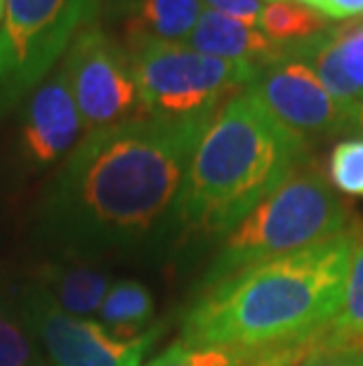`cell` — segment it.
<instances>
[{"label":"cell","mask_w":363,"mask_h":366,"mask_svg":"<svg viewBox=\"0 0 363 366\" xmlns=\"http://www.w3.org/2000/svg\"><path fill=\"white\" fill-rule=\"evenodd\" d=\"M213 116L142 114L85 132L36 208L38 244L52 258L95 264L153 241L177 222L184 177Z\"/></svg>","instance_id":"obj_1"},{"label":"cell","mask_w":363,"mask_h":366,"mask_svg":"<svg viewBox=\"0 0 363 366\" xmlns=\"http://www.w3.org/2000/svg\"><path fill=\"white\" fill-rule=\"evenodd\" d=\"M349 255L352 229H347L297 253L234 272L205 286L184 315L180 340L236 350L257 362L297 345L337 315Z\"/></svg>","instance_id":"obj_2"},{"label":"cell","mask_w":363,"mask_h":366,"mask_svg":"<svg viewBox=\"0 0 363 366\" xmlns=\"http://www.w3.org/2000/svg\"><path fill=\"white\" fill-rule=\"evenodd\" d=\"M305 144L250 90L227 99L194 149L177 224L194 234H227L302 166Z\"/></svg>","instance_id":"obj_3"},{"label":"cell","mask_w":363,"mask_h":366,"mask_svg":"<svg viewBox=\"0 0 363 366\" xmlns=\"http://www.w3.org/2000/svg\"><path fill=\"white\" fill-rule=\"evenodd\" d=\"M347 206L316 168L300 166L283 184L260 201L234 229L224 234L205 286L281 255L297 253L319 241L342 234Z\"/></svg>","instance_id":"obj_4"},{"label":"cell","mask_w":363,"mask_h":366,"mask_svg":"<svg viewBox=\"0 0 363 366\" xmlns=\"http://www.w3.org/2000/svg\"><path fill=\"white\" fill-rule=\"evenodd\" d=\"M128 52L142 114L156 119L213 116L260 74L257 66L210 57L187 43H142Z\"/></svg>","instance_id":"obj_5"},{"label":"cell","mask_w":363,"mask_h":366,"mask_svg":"<svg viewBox=\"0 0 363 366\" xmlns=\"http://www.w3.org/2000/svg\"><path fill=\"white\" fill-rule=\"evenodd\" d=\"M99 0H5L0 21V121L59 66Z\"/></svg>","instance_id":"obj_6"},{"label":"cell","mask_w":363,"mask_h":366,"mask_svg":"<svg viewBox=\"0 0 363 366\" xmlns=\"http://www.w3.org/2000/svg\"><path fill=\"white\" fill-rule=\"evenodd\" d=\"M59 69L78 107L85 132L142 116L130 52L99 19L76 34Z\"/></svg>","instance_id":"obj_7"},{"label":"cell","mask_w":363,"mask_h":366,"mask_svg":"<svg viewBox=\"0 0 363 366\" xmlns=\"http://www.w3.org/2000/svg\"><path fill=\"white\" fill-rule=\"evenodd\" d=\"M17 305L48 366H142L160 329L118 338L95 319L64 312L36 282L17 291Z\"/></svg>","instance_id":"obj_8"},{"label":"cell","mask_w":363,"mask_h":366,"mask_svg":"<svg viewBox=\"0 0 363 366\" xmlns=\"http://www.w3.org/2000/svg\"><path fill=\"white\" fill-rule=\"evenodd\" d=\"M248 90L283 128L305 142L354 128L352 114L323 88L314 69L290 52L262 66Z\"/></svg>","instance_id":"obj_9"},{"label":"cell","mask_w":363,"mask_h":366,"mask_svg":"<svg viewBox=\"0 0 363 366\" xmlns=\"http://www.w3.org/2000/svg\"><path fill=\"white\" fill-rule=\"evenodd\" d=\"M85 135L78 107L57 66L17 109L10 159L19 173L34 175L55 168Z\"/></svg>","instance_id":"obj_10"},{"label":"cell","mask_w":363,"mask_h":366,"mask_svg":"<svg viewBox=\"0 0 363 366\" xmlns=\"http://www.w3.org/2000/svg\"><path fill=\"white\" fill-rule=\"evenodd\" d=\"M203 0H99V19L118 26L126 50L142 43H187Z\"/></svg>","instance_id":"obj_11"},{"label":"cell","mask_w":363,"mask_h":366,"mask_svg":"<svg viewBox=\"0 0 363 366\" xmlns=\"http://www.w3.org/2000/svg\"><path fill=\"white\" fill-rule=\"evenodd\" d=\"M187 45L203 54H210V57L250 64L257 69L272 64L288 52L285 45L269 41L257 26L224 17L220 12L208 10V7L198 17V24L191 31Z\"/></svg>","instance_id":"obj_12"},{"label":"cell","mask_w":363,"mask_h":366,"mask_svg":"<svg viewBox=\"0 0 363 366\" xmlns=\"http://www.w3.org/2000/svg\"><path fill=\"white\" fill-rule=\"evenodd\" d=\"M34 282L50 295L64 312L73 317L90 319L99 312L102 302L111 288V277L106 269L92 262L81 260H59L41 264L36 269Z\"/></svg>","instance_id":"obj_13"},{"label":"cell","mask_w":363,"mask_h":366,"mask_svg":"<svg viewBox=\"0 0 363 366\" xmlns=\"http://www.w3.org/2000/svg\"><path fill=\"white\" fill-rule=\"evenodd\" d=\"M323 336L337 345L363 350V222L352 229V255L344 295L333 322L323 326Z\"/></svg>","instance_id":"obj_14"},{"label":"cell","mask_w":363,"mask_h":366,"mask_svg":"<svg viewBox=\"0 0 363 366\" xmlns=\"http://www.w3.org/2000/svg\"><path fill=\"white\" fill-rule=\"evenodd\" d=\"M99 324L118 338H137L149 331L153 319V295L135 279H118L99 307Z\"/></svg>","instance_id":"obj_15"},{"label":"cell","mask_w":363,"mask_h":366,"mask_svg":"<svg viewBox=\"0 0 363 366\" xmlns=\"http://www.w3.org/2000/svg\"><path fill=\"white\" fill-rule=\"evenodd\" d=\"M288 52L307 61V64L314 69V74L319 76L323 88H326L330 95L335 97V102L339 107H344L354 119V114H357L359 102L363 97V90L344 74L342 61H339V54H337L333 29L323 31L321 36L312 38V41L290 45Z\"/></svg>","instance_id":"obj_16"},{"label":"cell","mask_w":363,"mask_h":366,"mask_svg":"<svg viewBox=\"0 0 363 366\" xmlns=\"http://www.w3.org/2000/svg\"><path fill=\"white\" fill-rule=\"evenodd\" d=\"M257 29L269 41L290 48L328 31V17L297 0H276L262 7Z\"/></svg>","instance_id":"obj_17"},{"label":"cell","mask_w":363,"mask_h":366,"mask_svg":"<svg viewBox=\"0 0 363 366\" xmlns=\"http://www.w3.org/2000/svg\"><path fill=\"white\" fill-rule=\"evenodd\" d=\"M0 366H48L17 298L0 293Z\"/></svg>","instance_id":"obj_18"},{"label":"cell","mask_w":363,"mask_h":366,"mask_svg":"<svg viewBox=\"0 0 363 366\" xmlns=\"http://www.w3.org/2000/svg\"><path fill=\"white\" fill-rule=\"evenodd\" d=\"M272 357H276L285 366H363V350L330 342L323 336V331L314 333L288 350L274 352Z\"/></svg>","instance_id":"obj_19"},{"label":"cell","mask_w":363,"mask_h":366,"mask_svg":"<svg viewBox=\"0 0 363 366\" xmlns=\"http://www.w3.org/2000/svg\"><path fill=\"white\" fill-rule=\"evenodd\" d=\"M328 180L344 197L363 199V137L342 139L328 159Z\"/></svg>","instance_id":"obj_20"},{"label":"cell","mask_w":363,"mask_h":366,"mask_svg":"<svg viewBox=\"0 0 363 366\" xmlns=\"http://www.w3.org/2000/svg\"><path fill=\"white\" fill-rule=\"evenodd\" d=\"M255 357L224 347H198L177 340L146 366H255Z\"/></svg>","instance_id":"obj_21"},{"label":"cell","mask_w":363,"mask_h":366,"mask_svg":"<svg viewBox=\"0 0 363 366\" xmlns=\"http://www.w3.org/2000/svg\"><path fill=\"white\" fill-rule=\"evenodd\" d=\"M333 36L344 74L363 90V21L337 26Z\"/></svg>","instance_id":"obj_22"},{"label":"cell","mask_w":363,"mask_h":366,"mask_svg":"<svg viewBox=\"0 0 363 366\" xmlns=\"http://www.w3.org/2000/svg\"><path fill=\"white\" fill-rule=\"evenodd\" d=\"M203 5L208 10H215L224 14V17L238 19L250 26H257L260 12H262V7H265L262 0H203Z\"/></svg>","instance_id":"obj_23"},{"label":"cell","mask_w":363,"mask_h":366,"mask_svg":"<svg viewBox=\"0 0 363 366\" xmlns=\"http://www.w3.org/2000/svg\"><path fill=\"white\" fill-rule=\"evenodd\" d=\"M321 14L328 19H354L363 17V0H326Z\"/></svg>","instance_id":"obj_24"},{"label":"cell","mask_w":363,"mask_h":366,"mask_svg":"<svg viewBox=\"0 0 363 366\" xmlns=\"http://www.w3.org/2000/svg\"><path fill=\"white\" fill-rule=\"evenodd\" d=\"M354 128H357L359 132H363V97H361V102H359L357 114H354Z\"/></svg>","instance_id":"obj_25"},{"label":"cell","mask_w":363,"mask_h":366,"mask_svg":"<svg viewBox=\"0 0 363 366\" xmlns=\"http://www.w3.org/2000/svg\"><path fill=\"white\" fill-rule=\"evenodd\" d=\"M255 366H285V364L276 360V357H262V360L255 364Z\"/></svg>","instance_id":"obj_26"},{"label":"cell","mask_w":363,"mask_h":366,"mask_svg":"<svg viewBox=\"0 0 363 366\" xmlns=\"http://www.w3.org/2000/svg\"><path fill=\"white\" fill-rule=\"evenodd\" d=\"M297 3H302L307 7H314V10L321 12V7H323V3H326V0H297Z\"/></svg>","instance_id":"obj_27"},{"label":"cell","mask_w":363,"mask_h":366,"mask_svg":"<svg viewBox=\"0 0 363 366\" xmlns=\"http://www.w3.org/2000/svg\"><path fill=\"white\" fill-rule=\"evenodd\" d=\"M3 12H5V0H0V21H3Z\"/></svg>","instance_id":"obj_28"},{"label":"cell","mask_w":363,"mask_h":366,"mask_svg":"<svg viewBox=\"0 0 363 366\" xmlns=\"http://www.w3.org/2000/svg\"><path fill=\"white\" fill-rule=\"evenodd\" d=\"M269 3H276V0H269Z\"/></svg>","instance_id":"obj_29"}]
</instances>
